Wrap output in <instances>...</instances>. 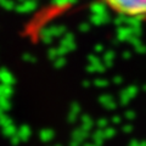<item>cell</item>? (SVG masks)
Instances as JSON below:
<instances>
[{"mask_svg":"<svg viewBox=\"0 0 146 146\" xmlns=\"http://www.w3.org/2000/svg\"><path fill=\"white\" fill-rule=\"evenodd\" d=\"M102 3L118 16L146 21V0H102Z\"/></svg>","mask_w":146,"mask_h":146,"instance_id":"obj_1","label":"cell"}]
</instances>
